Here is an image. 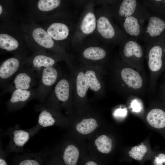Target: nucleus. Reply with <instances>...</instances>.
Listing matches in <instances>:
<instances>
[{
  "label": "nucleus",
  "instance_id": "1",
  "mask_svg": "<svg viewBox=\"0 0 165 165\" xmlns=\"http://www.w3.org/2000/svg\"><path fill=\"white\" fill-rule=\"evenodd\" d=\"M118 68L112 75L116 90L127 99L132 96L144 94L147 82L144 73L140 72L122 60Z\"/></svg>",
  "mask_w": 165,
  "mask_h": 165
},
{
  "label": "nucleus",
  "instance_id": "2",
  "mask_svg": "<svg viewBox=\"0 0 165 165\" xmlns=\"http://www.w3.org/2000/svg\"><path fill=\"white\" fill-rule=\"evenodd\" d=\"M145 57L150 73L148 90L153 94L155 92L159 78L165 72V36L146 45Z\"/></svg>",
  "mask_w": 165,
  "mask_h": 165
},
{
  "label": "nucleus",
  "instance_id": "3",
  "mask_svg": "<svg viewBox=\"0 0 165 165\" xmlns=\"http://www.w3.org/2000/svg\"><path fill=\"white\" fill-rule=\"evenodd\" d=\"M122 44V60L140 72L144 73L145 50L138 40L128 38Z\"/></svg>",
  "mask_w": 165,
  "mask_h": 165
},
{
  "label": "nucleus",
  "instance_id": "4",
  "mask_svg": "<svg viewBox=\"0 0 165 165\" xmlns=\"http://www.w3.org/2000/svg\"><path fill=\"white\" fill-rule=\"evenodd\" d=\"M149 12L147 24L141 39L146 45L155 42L165 36V14Z\"/></svg>",
  "mask_w": 165,
  "mask_h": 165
},
{
  "label": "nucleus",
  "instance_id": "5",
  "mask_svg": "<svg viewBox=\"0 0 165 165\" xmlns=\"http://www.w3.org/2000/svg\"><path fill=\"white\" fill-rule=\"evenodd\" d=\"M37 74L38 82L35 99L43 103L61 76L57 70L53 66L45 68Z\"/></svg>",
  "mask_w": 165,
  "mask_h": 165
},
{
  "label": "nucleus",
  "instance_id": "6",
  "mask_svg": "<svg viewBox=\"0 0 165 165\" xmlns=\"http://www.w3.org/2000/svg\"><path fill=\"white\" fill-rule=\"evenodd\" d=\"M39 130L36 126L30 129H23L18 125L9 128L6 133L10 138L5 151L6 155L21 152L26 143Z\"/></svg>",
  "mask_w": 165,
  "mask_h": 165
},
{
  "label": "nucleus",
  "instance_id": "7",
  "mask_svg": "<svg viewBox=\"0 0 165 165\" xmlns=\"http://www.w3.org/2000/svg\"><path fill=\"white\" fill-rule=\"evenodd\" d=\"M71 81L67 77H61L43 103L55 108L65 106L72 100Z\"/></svg>",
  "mask_w": 165,
  "mask_h": 165
},
{
  "label": "nucleus",
  "instance_id": "8",
  "mask_svg": "<svg viewBox=\"0 0 165 165\" xmlns=\"http://www.w3.org/2000/svg\"><path fill=\"white\" fill-rule=\"evenodd\" d=\"M38 76L33 69L19 70L11 82L3 89L1 94L12 93L17 89L29 90L38 85Z\"/></svg>",
  "mask_w": 165,
  "mask_h": 165
},
{
  "label": "nucleus",
  "instance_id": "9",
  "mask_svg": "<svg viewBox=\"0 0 165 165\" xmlns=\"http://www.w3.org/2000/svg\"><path fill=\"white\" fill-rule=\"evenodd\" d=\"M149 15H133L126 18L122 21L123 32L128 38L141 40Z\"/></svg>",
  "mask_w": 165,
  "mask_h": 165
},
{
  "label": "nucleus",
  "instance_id": "10",
  "mask_svg": "<svg viewBox=\"0 0 165 165\" xmlns=\"http://www.w3.org/2000/svg\"><path fill=\"white\" fill-rule=\"evenodd\" d=\"M11 93V97L6 103L7 109L10 112L21 109L28 102L35 99L36 88L29 90L17 89Z\"/></svg>",
  "mask_w": 165,
  "mask_h": 165
},
{
  "label": "nucleus",
  "instance_id": "11",
  "mask_svg": "<svg viewBox=\"0 0 165 165\" xmlns=\"http://www.w3.org/2000/svg\"><path fill=\"white\" fill-rule=\"evenodd\" d=\"M118 14L121 21L133 15H148L149 12L141 1L123 0L119 6Z\"/></svg>",
  "mask_w": 165,
  "mask_h": 165
},
{
  "label": "nucleus",
  "instance_id": "12",
  "mask_svg": "<svg viewBox=\"0 0 165 165\" xmlns=\"http://www.w3.org/2000/svg\"><path fill=\"white\" fill-rule=\"evenodd\" d=\"M20 62L16 57L8 59L0 65V86L3 89L12 81L19 70Z\"/></svg>",
  "mask_w": 165,
  "mask_h": 165
},
{
  "label": "nucleus",
  "instance_id": "13",
  "mask_svg": "<svg viewBox=\"0 0 165 165\" xmlns=\"http://www.w3.org/2000/svg\"><path fill=\"white\" fill-rule=\"evenodd\" d=\"M48 156L47 153H26L18 156L13 165H42Z\"/></svg>",
  "mask_w": 165,
  "mask_h": 165
},
{
  "label": "nucleus",
  "instance_id": "14",
  "mask_svg": "<svg viewBox=\"0 0 165 165\" xmlns=\"http://www.w3.org/2000/svg\"><path fill=\"white\" fill-rule=\"evenodd\" d=\"M146 119L154 128L163 129L165 127V110L159 107L154 108L148 113Z\"/></svg>",
  "mask_w": 165,
  "mask_h": 165
},
{
  "label": "nucleus",
  "instance_id": "15",
  "mask_svg": "<svg viewBox=\"0 0 165 165\" xmlns=\"http://www.w3.org/2000/svg\"><path fill=\"white\" fill-rule=\"evenodd\" d=\"M97 22V30L103 37L107 39L114 38L116 33L115 28L108 18L101 16Z\"/></svg>",
  "mask_w": 165,
  "mask_h": 165
},
{
  "label": "nucleus",
  "instance_id": "16",
  "mask_svg": "<svg viewBox=\"0 0 165 165\" xmlns=\"http://www.w3.org/2000/svg\"><path fill=\"white\" fill-rule=\"evenodd\" d=\"M32 35L34 40L41 46L46 48L53 46L54 43L52 37L43 29L40 28L35 29Z\"/></svg>",
  "mask_w": 165,
  "mask_h": 165
},
{
  "label": "nucleus",
  "instance_id": "17",
  "mask_svg": "<svg viewBox=\"0 0 165 165\" xmlns=\"http://www.w3.org/2000/svg\"><path fill=\"white\" fill-rule=\"evenodd\" d=\"M47 33L54 39L61 40L66 38L69 34V29L65 24L61 23H54L48 28Z\"/></svg>",
  "mask_w": 165,
  "mask_h": 165
},
{
  "label": "nucleus",
  "instance_id": "18",
  "mask_svg": "<svg viewBox=\"0 0 165 165\" xmlns=\"http://www.w3.org/2000/svg\"><path fill=\"white\" fill-rule=\"evenodd\" d=\"M79 153L77 148L70 144L65 148L63 155V161L65 165H76Z\"/></svg>",
  "mask_w": 165,
  "mask_h": 165
},
{
  "label": "nucleus",
  "instance_id": "19",
  "mask_svg": "<svg viewBox=\"0 0 165 165\" xmlns=\"http://www.w3.org/2000/svg\"><path fill=\"white\" fill-rule=\"evenodd\" d=\"M98 126L96 120L94 118L83 119L77 124L76 129L78 132L87 134L93 132Z\"/></svg>",
  "mask_w": 165,
  "mask_h": 165
},
{
  "label": "nucleus",
  "instance_id": "20",
  "mask_svg": "<svg viewBox=\"0 0 165 165\" xmlns=\"http://www.w3.org/2000/svg\"><path fill=\"white\" fill-rule=\"evenodd\" d=\"M76 91L80 99L84 98L89 87L85 78L84 73L80 72L77 75L75 81Z\"/></svg>",
  "mask_w": 165,
  "mask_h": 165
},
{
  "label": "nucleus",
  "instance_id": "21",
  "mask_svg": "<svg viewBox=\"0 0 165 165\" xmlns=\"http://www.w3.org/2000/svg\"><path fill=\"white\" fill-rule=\"evenodd\" d=\"M55 63V61L53 58L42 54L36 55L32 60L33 65L35 68H40V71L41 68L43 69L46 68L52 67Z\"/></svg>",
  "mask_w": 165,
  "mask_h": 165
},
{
  "label": "nucleus",
  "instance_id": "22",
  "mask_svg": "<svg viewBox=\"0 0 165 165\" xmlns=\"http://www.w3.org/2000/svg\"><path fill=\"white\" fill-rule=\"evenodd\" d=\"M94 143L98 150L100 152L107 154L109 153L112 148V141L109 137L105 135L98 137Z\"/></svg>",
  "mask_w": 165,
  "mask_h": 165
},
{
  "label": "nucleus",
  "instance_id": "23",
  "mask_svg": "<svg viewBox=\"0 0 165 165\" xmlns=\"http://www.w3.org/2000/svg\"><path fill=\"white\" fill-rule=\"evenodd\" d=\"M106 51L102 48L97 47L88 48L83 52V55L86 58L93 60H100L106 56Z\"/></svg>",
  "mask_w": 165,
  "mask_h": 165
},
{
  "label": "nucleus",
  "instance_id": "24",
  "mask_svg": "<svg viewBox=\"0 0 165 165\" xmlns=\"http://www.w3.org/2000/svg\"><path fill=\"white\" fill-rule=\"evenodd\" d=\"M19 46L18 41L12 36L6 34H0V47L9 51L14 50Z\"/></svg>",
  "mask_w": 165,
  "mask_h": 165
},
{
  "label": "nucleus",
  "instance_id": "25",
  "mask_svg": "<svg viewBox=\"0 0 165 165\" xmlns=\"http://www.w3.org/2000/svg\"><path fill=\"white\" fill-rule=\"evenodd\" d=\"M85 78L89 88L95 92H99L102 88V85L95 72L92 70L87 71L84 73Z\"/></svg>",
  "mask_w": 165,
  "mask_h": 165
},
{
  "label": "nucleus",
  "instance_id": "26",
  "mask_svg": "<svg viewBox=\"0 0 165 165\" xmlns=\"http://www.w3.org/2000/svg\"><path fill=\"white\" fill-rule=\"evenodd\" d=\"M96 27V20L94 15L90 12L86 14L82 20L81 29L85 34H89L94 30Z\"/></svg>",
  "mask_w": 165,
  "mask_h": 165
},
{
  "label": "nucleus",
  "instance_id": "27",
  "mask_svg": "<svg viewBox=\"0 0 165 165\" xmlns=\"http://www.w3.org/2000/svg\"><path fill=\"white\" fill-rule=\"evenodd\" d=\"M149 12L165 14V0L141 1Z\"/></svg>",
  "mask_w": 165,
  "mask_h": 165
},
{
  "label": "nucleus",
  "instance_id": "28",
  "mask_svg": "<svg viewBox=\"0 0 165 165\" xmlns=\"http://www.w3.org/2000/svg\"><path fill=\"white\" fill-rule=\"evenodd\" d=\"M148 151L147 147L143 143L132 147L128 152L129 156L138 161H141L144 158Z\"/></svg>",
  "mask_w": 165,
  "mask_h": 165
},
{
  "label": "nucleus",
  "instance_id": "29",
  "mask_svg": "<svg viewBox=\"0 0 165 165\" xmlns=\"http://www.w3.org/2000/svg\"><path fill=\"white\" fill-rule=\"evenodd\" d=\"M60 0H40L38 6L39 9L42 11H48L57 7L60 5Z\"/></svg>",
  "mask_w": 165,
  "mask_h": 165
},
{
  "label": "nucleus",
  "instance_id": "30",
  "mask_svg": "<svg viewBox=\"0 0 165 165\" xmlns=\"http://www.w3.org/2000/svg\"><path fill=\"white\" fill-rule=\"evenodd\" d=\"M128 99L130 100V106L132 112L139 113L141 111L143 105L141 100L138 97L131 96Z\"/></svg>",
  "mask_w": 165,
  "mask_h": 165
},
{
  "label": "nucleus",
  "instance_id": "31",
  "mask_svg": "<svg viewBox=\"0 0 165 165\" xmlns=\"http://www.w3.org/2000/svg\"><path fill=\"white\" fill-rule=\"evenodd\" d=\"M152 163L153 165H165V154L160 153L155 156Z\"/></svg>",
  "mask_w": 165,
  "mask_h": 165
},
{
  "label": "nucleus",
  "instance_id": "32",
  "mask_svg": "<svg viewBox=\"0 0 165 165\" xmlns=\"http://www.w3.org/2000/svg\"><path fill=\"white\" fill-rule=\"evenodd\" d=\"M164 80L160 85L158 92V98L161 101L165 102V72L163 73Z\"/></svg>",
  "mask_w": 165,
  "mask_h": 165
},
{
  "label": "nucleus",
  "instance_id": "33",
  "mask_svg": "<svg viewBox=\"0 0 165 165\" xmlns=\"http://www.w3.org/2000/svg\"><path fill=\"white\" fill-rule=\"evenodd\" d=\"M5 151L3 149L2 144H1L0 152V165H8Z\"/></svg>",
  "mask_w": 165,
  "mask_h": 165
},
{
  "label": "nucleus",
  "instance_id": "34",
  "mask_svg": "<svg viewBox=\"0 0 165 165\" xmlns=\"http://www.w3.org/2000/svg\"><path fill=\"white\" fill-rule=\"evenodd\" d=\"M127 110L126 108H120L115 110L114 115L117 117L124 118L127 116Z\"/></svg>",
  "mask_w": 165,
  "mask_h": 165
},
{
  "label": "nucleus",
  "instance_id": "35",
  "mask_svg": "<svg viewBox=\"0 0 165 165\" xmlns=\"http://www.w3.org/2000/svg\"><path fill=\"white\" fill-rule=\"evenodd\" d=\"M85 165H97L95 162L93 161H89L87 162Z\"/></svg>",
  "mask_w": 165,
  "mask_h": 165
},
{
  "label": "nucleus",
  "instance_id": "36",
  "mask_svg": "<svg viewBox=\"0 0 165 165\" xmlns=\"http://www.w3.org/2000/svg\"><path fill=\"white\" fill-rule=\"evenodd\" d=\"M2 10V7L1 5L0 6V14H1Z\"/></svg>",
  "mask_w": 165,
  "mask_h": 165
},
{
  "label": "nucleus",
  "instance_id": "37",
  "mask_svg": "<svg viewBox=\"0 0 165 165\" xmlns=\"http://www.w3.org/2000/svg\"><path fill=\"white\" fill-rule=\"evenodd\" d=\"M46 165H47V164H46Z\"/></svg>",
  "mask_w": 165,
  "mask_h": 165
},
{
  "label": "nucleus",
  "instance_id": "38",
  "mask_svg": "<svg viewBox=\"0 0 165 165\" xmlns=\"http://www.w3.org/2000/svg\"></svg>",
  "mask_w": 165,
  "mask_h": 165
}]
</instances>
